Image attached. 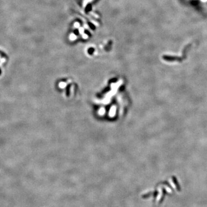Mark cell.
Masks as SVG:
<instances>
[{"label": "cell", "instance_id": "6da1fadb", "mask_svg": "<svg viewBox=\"0 0 207 207\" xmlns=\"http://www.w3.org/2000/svg\"><path fill=\"white\" fill-rule=\"evenodd\" d=\"M163 59L165 60L166 61H170V62H173V61H181V58L180 57H178V56H167V55H164L163 56Z\"/></svg>", "mask_w": 207, "mask_h": 207}, {"label": "cell", "instance_id": "7a4b0ae2", "mask_svg": "<svg viewBox=\"0 0 207 207\" xmlns=\"http://www.w3.org/2000/svg\"><path fill=\"white\" fill-rule=\"evenodd\" d=\"M1 73H2V71H1V68H0V75H1Z\"/></svg>", "mask_w": 207, "mask_h": 207}]
</instances>
